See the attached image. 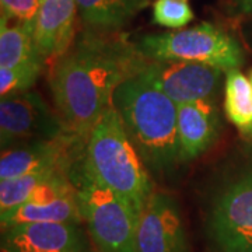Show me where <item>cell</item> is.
<instances>
[{
	"label": "cell",
	"instance_id": "6da1fadb",
	"mask_svg": "<svg viewBox=\"0 0 252 252\" xmlns=\"http://www.w3.org/2000/svg\"><path fill=\"white\" fill-rule=\"evenodd\" d=\"M143 61L135 44L119 32L81 31L67 52L54 61L49 76L55 109L66 130L87 137L112 107L118 86L139 72Z\"/></svg>",
	"mask_w": 252,
	"mask_h": 252
},
{
	"label": "cell",
	"instance_id": "7a4b0ae2",
	"mask_svg": "<svg viewBox=\"0 0 252 252\" xmlns=\"http://www.w3.org/2000/svg\"><path fill=\"white\" fill-rule=\"evenodd\" d=\"M112 107L150 175H172L181 164L178 105L137 72L114 91Z\"/></svg>",
	"mask_w": 252,
	"mask_h": 252
},
{
	"label": "cell",
	"instance_id": "3957f363",
	"mask_svg": "<svg viewBox=\"0 0 252 252\" xmlns=\"http://www.w3.org/2000/svg\"><path fill=\"white\" fill-rule=\"evenodd\" d=\"M83 161L101 184L125 199L139 215L143 212L154 193L152 175L114 107L91 127L84 143Z\"/></svg>",
	"mask_w": 252,
	"mask_h": 252
},
{
	"label": "cell",
	"instance_id": "277c9868",
	"mask_svg": "<svg viewBox=\"0 0 252 252\" xmlns=\"http://www.w3.org/2000/svg\"><path fill=\"white\" fill-rule=\"evenodd\" d=\"M69 177L77 190L81 216L97 252H137L140 215L89 171L83 153L73 162Z\"/></svg>",
	"mask_w": 252,
	"mask_h": 252
},
{
	"label": "cell",
	"instance_id": "5b68a950",
	"mask_svg": "<svg viewBox=\"0 0 252 252\" xmlns=\"http://www.w3.org/2000/svg\"><path fill=\"white\" fill-rule=\"evenodd\" d=\"M206 234L215 252H252V158L227 170L216 184Z\"/></svg>",
	"mask_w": 252,
	"mask_h": 252
},
{
	"label": "cell",
	"instance_id": "8992f818",
	"mask_svg": "<svg viewBox=\"0 0 252 252\" xmlns=\"http://www.w3.org/2000/svg\"><path fill=\"white\" fill-rule=\"evenodd\" d=\"M135 45L150 61L203 63L224 72L240 69L245 62L244 48L237 38L209 21L190 28L149 34Z\"/></svg>",
	"mask_w": 252,
	"mask_h": 252
},
{
	"label": "cell",
	"instance_id": "52a82bcc",
	"mask_svg": "<svg viewBox=\"0 0 252 252\" xmlns=\"http://www.w3.org/2000/svg\"><path fill=\"white\" fill-rule=\"evenodd\" d=\"M69 133L56 109L35 91L28 90L0 101L1 150L14 146L51 140Z\"/></svg>",
	"mask_w": 252,
	"mask_h": 252
},
{
	"label": "cell",
	"instance_id": "ba28073f",
	"mask_svg": "<svg viewBox=\"0 0 252 252\" xmlns=\"http://www.w3.org/2000/svg\"><path fill=\"white\" fill-rule=\"evenodd\" d=\"M139 73L177 105L199 99H217L225 79L224 70L215 66L146 58Z\"/></svg>",
	"mask_w": 252,
	"mask_h": 252
},
{
	"label": "cell",
	"instance_id": "9c48e42d",
	"mask_svg": "<svg viewBox=\"0 0 252 252\" xmlns=\"http://www.w3.org/2000/svg\"><path fill=\"white\" fill-rule=\"evenodd\" d=\"M1 230L28 223H79L83 216L77 190L69 172H61L41 184L27 202L0 215Z\"/></svg>",
	"mask_w": 252,
	"mask_h": 252
},
{
	"label": "cell",
	"instance_id": "30bf717a",
	"mask_svg": "<svg viewBox=\"0 0 252 252\" xmlns=\"http://www.w3.org/2000/svg\"><path fill=\"white\" fill-rule=\"evenodd\" d=\"M86 137L64 133L51 140H36L1 150L0 180L52 170H70L83 153Z\"/></svg>",
	"mask_w": 252,
	"mask_h": 252
},
{
	"label": "cell",
	"instance_id": "8fae6325",
	"mask_svg": "<svg viewBox=\"0 0 252 252\" xmlns=\"http://www.w3.org/2000/svg\"><path fill=\"white\" fill-rule=\"evenodd\" d=\"M137 252H189L188 238L177 200L164 192H154L140 213Z\"/></svg>",
	"mask_w": 252,
	"mask_h": 252
},
{
	"label": "cell",
	"instance_id": "7c38bea8",
	"mask_svg": "<svg viewBox=\"0 0 252 252\" xmlns=\"http://www.w3.org/2000/svg\"><path fill=\"white\" fill-rule=\"evenodd\" d=\"M3 252H94L79 223H28L3 228Z\"/></svg>",
	"mask_w": 252,
	"mask_h": 252
},
{
	"label": "cell",
	"instance_id": "4fadbf2b",
	"mask_svg": "<svg viewBox=\"0 0 252 252\" xmlns=\"http://www.w3.org/2000/svg\"><path fill=\"white\" fill-rule=\"evenodd\" d=\"M221 118L217 99H199L178 105L180 161L189 162L205 154L220 135Z\"/></svg>",
	"mask_w": 252,
	"mask_h": 252
},
{
	"label": "cell",
	"instance_id": "5bb4252c",
	"mask_svg": "<svg viewBox=\"0 0 252 252\" xmlns=\"http://www.w3.org/2000/svg\"><path fill=\"white\" fill-rule=\"evenodd\" d=\"M79 14L76 0H41L34 26V41L44 61H56L74 41Z\"/></svg>",
	"mask_w": 252,
	"mask_h": 252
},
{
	"label": "cell",
	"instance_id": "9a60e30c",
	"mask_svg": "<svg viewBox=\"0 0 252 252\" xmlns=\"http://www.w3.org/2000/svg\"><path fill=\"white\" fill-rule=\"evenodd\" d=\"M86 27L99 32H119L144 10L150 0H76Z\"/></svg>",
	"mask_w": 252,
	"mask_h": 252
},
{
	"label": "cell",
	"instance_id": "2e32d148",
	"mask_svg": "<svg viewBox=\"0 0 252 252\" xmlns=\"http://www.w3.org/2000/svg\"><path fill=\"white\" fill-rule=\"evenodd\" d=\"M45 64L34 41V31L6 14L0 20V67Z\"/></svg>",
	"mask_w": 252,
	"mask_h": 252
},
{
	"label": "cell",
	"instance_id": "e0dca14e",
	"mask_svg": "<svg viewBox=\"0 0 252 252\" xmlns=\"http://www.w3.org/2000/svg\"><path fill=\"white\" fill-rule=\"evenodd\" d=\"M224 111L241 135L252 137V83L240 69L225 72Z\"/></svg>",
	"mask_w": 252,
	"mask_h": 252
},
{
	"label": "cell",
	"instance_id": "ac0fdd59",
	"mask_svg": "<svg viewBox=\"0 0 252 252\" xmlns=\"http://www.w3.org/2000/svg\"><path fill=\"white\" fill-rule=\"evenodd\" d=\"M70 170H52L20 175L9 180H0V215L16 209L32 195L41 184L51 180L56 174L69 172Z\"/></svg>",
	"mask_w": 252,
	"mask_h": 252
},
{
	"label": "cell",
	"instance_id": "d6986e66",
	"mask_svg": "<svg viewBox=\"0 0 252 252\" xmlns=\"http://www.w3.org/2000/svg\"><path fill=\"white\" fill-rule=\"evenodd\" d=\"M44 64H28L18 67H0V95L6 98L28 91L39 74L42 73Z\"/></svg>",
	"mask_w": 252,
	"mask_h": 252
},
{
	"label": "cell",
	"instance_id": "ffe728a7",
	"mask_svg": "<svg viewBox=\"0 0 252 252\" xmlns=\"http://www.w3.org/2000/svg\"><path fill=\"white\" fill-rule=\"evenodd\" d=\"M195 18L188 0H154L153 21L164 28L181 30Z\"/></svg>",
	"mask_w": 252,
	"mask_h": 252
},
{
	"label": "cell",
	"instance_id": "44dd1931",
	"mask_svg": "<svg viewBox=\"0 0 252 252\" xmlns=\"http://www.w3.org/2000/svg\"><path fill=\"white\" fill-rule=\"evenodd\" d=\"M41 0H0L1 14L17 20L34 31Z\"/></svg>",
	"mask_w": 252,
	"mask_h": 252
},
{
	"label": "cell",
	"instance_id": "7402d4cb",
	"mask_svg": "<svg viewBox=\"0 0 252 252\" xmlns=\"http://www.w3.org/2000/svg\"><path fill=\"white\" fill-rule=\"evenodd\" d=\"M228 9L234 17H252V0H231Z\"/></svg>",
	"mask_w": 252,
	"mask_h": 252
},
{
	"label": "cell",
	"instance_id": "603a6c76",
	"mask_svg": "<svg viewBox=\"0 0 252 252\" xmlns=\"http://www.w3.org/2000/svg\"><path fill=\"white\" fill-rule=\"evenodd\" d=\"M240 28H241V36H243L244 44L252 52V17L244 18Z\"/></svg>",
	"mask_w": 252,
	"mask_h": 252
}]
</instances>
